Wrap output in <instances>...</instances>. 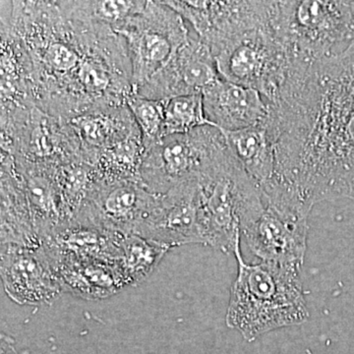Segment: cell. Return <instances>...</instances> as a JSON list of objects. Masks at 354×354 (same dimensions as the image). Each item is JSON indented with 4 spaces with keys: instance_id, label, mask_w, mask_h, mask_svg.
Wrapping results in <instances>:
<instances>
[{
    "instance_id": "obj_14",
    "label": "cell",
    "mask_w": 354,
    "mask_h": 354,
    "mask_svg": "<svg viewBox=\"0 0 354 354\" xmlns=\"http://www.w3.org/2000/svg\"><path fill=\"white\" fill-rule=\"evenodd\" d=\"M147 0H97V1H64L67 9L83 19L120 29L130 18L145 8Z\"/></svg>"
},
{
    "instance_id": "obj_13",
    "label": "cell",
    "mask_w": 354,
    "mask_h": 354,
    "mask_svg": "<svg viewBox=\"0 0 354 354\" xmlns=\"http://www.w3.org/2000/svg\"><path fill=\"white\" fill-rule=\"evenodd\" d=\"M144 147L142 135H135L111 148L102 151L95 158V176L102 183H137L140 180V167L143 158Z\"/></svg>"
},
{
    "instance_id": "obj_8",
    "label": "cell",
    "mask_w": 354,
    "mask_h": 354,
    "mask_svg": "<svg viewBox=\"0 0 354 354\" xmlns=\"http://www.w3.org/2000/svg\"><path fill=\"white\" fill-rule=\"evenodd\" d=\"M308 214L288 203L265 201L262 215L244 234L265 262L297 268L304 261Z\"/></svg>"
},
{
    "instance_id": "obj_7",
    "label": "cell",
    "mask_w": 354,
    "mask_h": 354,
    "mask_svg": "<svg viewBox=\"0 0 354 354\" xmlns=\"http://www.w3.org/2000/svg\"><path fill=\"white\" fill-rule=\"evenodd\" d=\"M216 53L235 37L271 19L272 1H165Z\"/></svg>"
},
{
    "instance_id": "obj_12",
    "label": "cell",
    "mask_w": 354,
    "mask_h": 354,
    "mask_svg": "<svg viewBox=\"0 0 354 354\" xmlns=\"http://www.w3.org/2000/svg\"><path fill=\"white\" fill-rule=\"evenodd\" d=\"M223 133L230 151L247 174L260 189L267 185L274 174L276 153L274 139L265 121L257 127Z\"/></svg>"
},
{
    "instance_id": "obj_2",
    "label": "cell",
    "mask_w": 354,
    "mask_h": 354,
    "mask_svg": "<svg viewBox=\"0 0 354 354\" xmlns=\"http://www.w3.org/2000/svg\"><path fill=\"white\" fill-rule=\"evenodd\" d=\"M272 16L265 25L239 35L214 53L221 78L254 88L269 102L309 67L277 32Z\"/></svg>"
},
{
    "instance_id": "obj_11",
    "label": "cell",
    "mask_w": 354,
    "mask_h": 354,
    "mask_svg": "<svg viewBox=\"0 0 354 354\" xmlns=\"http://www.w3.org/2000/svg\"><path fill=\"white\" fill-rule=\"evenodd\" d=\"M66 121L80 141L84 162L91 165L102 151L141 134L128 106L91 109Z\"/></svg>"
},
{
    "instance_id": "obj_4",
    "label": "cell",
    "mask_w": 354,
    "mask_h": 354,
    "mask_svg": "<svg viewBox=\"0 0 354 354\" xmlns=\"http://www.w3.org/2000/svg\"><path fill=\"white\" fill-rule=\"evenodd\" d=\"M230 153L225 133L213 125H204L183 134L169 135L145 148L140 180L151 189L167 193L208 174Z\"/></svg>"
},
{
    "instance_id": "obj_1",
    "label": "cell",
    "mask_w": 354,
    "mask_h": 354,
    "mask_svg": "<svg viewBox=\"0 0 354 354\" xmlns=\"http://www.w3.org/2000/svg\"><path fill=\"white\" fill-rule=\"evenodd\" d=\"M236 246L239 274L232 290L227 323L247 339L304 322L306 306L297 268L264 262L244 264Z\"/></svg>"
},
{
    "instance_id": "obj_16",
    "label": "cell",
    "mask_w": 354,
    "mask_h": 354,
    "mask_svg": "<svg viewBox=\"0 0 354 354\" xmlns=\"http://www.w3.org/2000/svg\"><path fill=\"white\" fill-rule=\"evenodd\" d=\"M127 106L138 125L145 148L164 138L165 100L156 101L135 95Z\"/></svg>"
},
{
    "instance_id": "obj_6",
    "label": "cell",
    "mask_w": 354,
    "mask_h": 354,
    "mask_svg": "<svg viewBox=\"0 0 354 354\" xmlns=\"http://www.w3.org/2000/svg\"><path fill=\"white\" fill-rule=\"evenodd\" d=\"M189 27L165 1L147 0L145 8L116 31L127 44L136 94L189 39Z\"/></svg>"
},
{
    "instance_id": "obj_15",
    "label": "cell",
    "mask_w": 354,
    "mask_h": 354,
    "mask_svg": "<svg viewBox=\"0 0 354 354\" xmlns=\"http://www.w3.org/2000/svg\"><path fill=\"white\" fill-rule=\"evenodd\" d=\"M204 125L212 124L205 113L202 94L165 100V137L188 133Z\"/></svg>"
},
{
    "instance_id": "obj_5",
    "label": "cell",
    "mask_w": 354,
    "mask_h": 354,
    "mask_svg": "<svg viewBox=\"0 0 354 354\" xmlns=\"http://www.w3.org/2000/svg\"><path fill=\"white\" fill-rule=\"evenodd\" d=\"M272 24L305 64L354 39V1H274Z\"/></svg>"
},
{
    "instance_id": "obj_3",
    "label": "cell",
    "mask_w": 354,
    "mask_h": 354,
    "mask_svg": "<svg viewBox=\"0 0 354 354\" xmlns=\"http://www.w3.org/2000/svg\"><path fill=\"white\" fill-rule=\"evenodd\" d=\"M1 153L18 167H60L84 162L82 147L66 120L35 104L1 106Z\"/></svg>"
},
{
    "instance_id": "obj_9",
    "label": "cell",
    "mask_w": 354,
    "mask_h": 354,
    "mask_svg": "<svg viewBox=\"0 0 354 354\" xmlns=\"http://www.w3.org/2000/svg\"><path fill=\"white\" fill-rule=\"evenodd\" d=\"M220 78L213 53L193 32L169 64L140 87L136 95L162 101L181 95L203 94Z\"/></svg>"
},
{
    "instance_id": "obj_10",
    "label": "cell",
    "mask_w": 354,
    "mask_h": 354,
    "mask_svg": "<svg viewBox=\"0 0 354 354\" xmlns=\"http://www.w3.org/2000/svg\"><path fill=\"white\" fill-rule=\"evenodd\" d=\"M202 95L209 123L223 132L257 127L269 114L268 100L261 93L221 77Z\"/></svg>"
}]
</instances>
